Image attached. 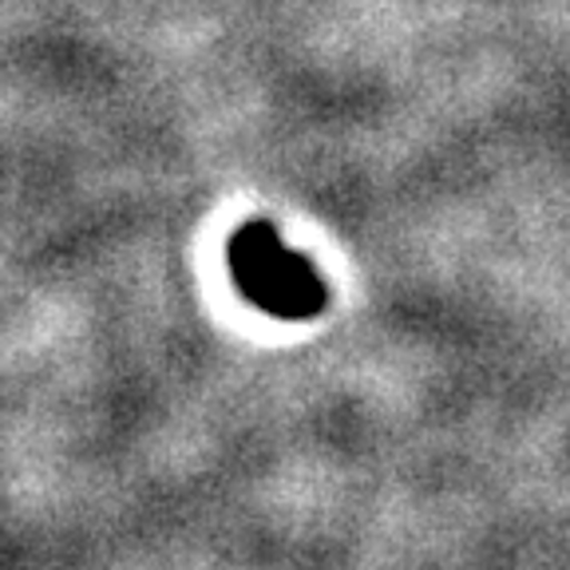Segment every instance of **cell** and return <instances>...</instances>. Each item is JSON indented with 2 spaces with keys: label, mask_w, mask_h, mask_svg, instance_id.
I'll return each mask as SVG.
<instances>
[{
  "label": "cell",
  "mask_w": 570,
  "mask_h": 570,
  "mask_svg": "<svg viewBox=\"0 0 570 570\" xmlns=\"http://www.w3.org/2000/svg\"><path fill=\"white\" fill-rule=\"evenodd\" d=\"M230 274L258 309L285 321L313 317V313L325 309V297H330L317 266L305 254L285 246L266 218H254L234 234Z\"/></svg>",
  "instance_id": "1"
}]
</instances>
